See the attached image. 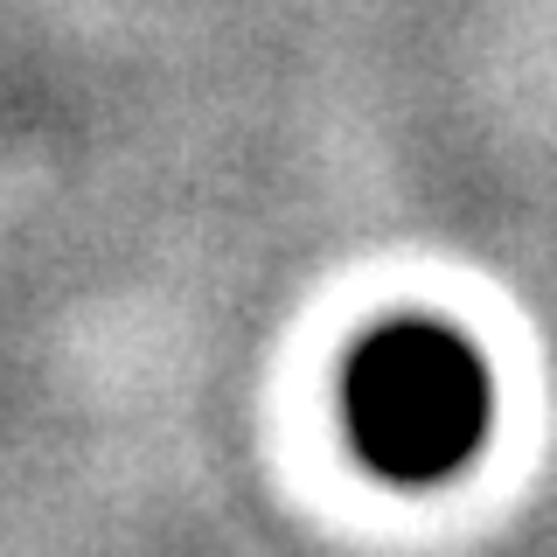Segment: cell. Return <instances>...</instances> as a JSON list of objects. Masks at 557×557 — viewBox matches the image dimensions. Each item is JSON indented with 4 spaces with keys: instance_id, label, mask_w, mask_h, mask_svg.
Listing matches in <instances>:
<instances>
[{
    "instance_id": "6da1fadb",
    "label": "cell",
    "mask_w": 557,
    "mask_h": 557,
    "mask_svg": "<svg viewBox=\"0 0 557 557\" xmlns=\"http://www.w3.org/2000/svg\"><path fill=\"white\" fill-rule=\"evenodd\" d=\"M348 432L391 481H440L487 432V370L453 327H376L348 362Z\"/></svg>"
}]
</instances>
